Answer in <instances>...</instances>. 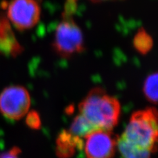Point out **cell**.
<instances>
[{"label":"cell","mask_w":158,"mask_h":158,"mask_svg":"<svg viewBox=\"0 0 158 158\" xmlns=\"http://www.w3.org/2000/svg\"><path fill=\"white\" fill-rule=\"evenodd\" d=\"M79 114L97 130L112 131L118 121L121 104L101 88L91 90L78 106Z\"/></svg>","instance_id":"1"},{"label":"cell","mask_w":158,"mask_h":158,"mask_svg":"<svg viewBox=\"0 0 158 158\" xmlns=\"http://www.w3.org/2000/svg\"><path fill=\"white\" fill-rule=\"evenodd\" d=\"M158 136L157 112L154 107L132 113L121 137L138 148L156 151Z\"/></svg>","instance_id":"2"},{"label":"cell","mask_w":158,"mask_h":158,"mask_svg":"<svg viewBox=\"0 0 158 158\" xmlns=\"http://www.w3.org/2000/svg\"><path fill=\"white\" fill-rule=\"evenodd\" d=\"M52 46L59 56L67 59L85 50L83 32L72 17H62L56 28Z\"/></svg>","instance_id":"3"},{"label":"cell","mask_w":158,"mask_h":158,"mask_svg":"<svg viewBox=\"0 0 158 158\" xmlns=\"http://www.w3.org/2000/svg\"><path fill=\"white\" fill-rule=\"evenodd\" d=\"M7 9V17L19 31L31 29L39 23L41 7L37 0H12L2 5Z\"/></svg>","instance_id":"4"},{"label":"cell","mask_w":158,"mask_h":158,"mask_svg":"<svg viewBox=\"0 0 158 158\" xmlns=\"http://www.w3.org/2000/svg\"><path fill=\"white\" fill-rule=\"evenodd\" d=\"M31 103L30 94L22 86H9L0 93V112L9 120L17 121L24 117Z\"/></svg>","instance_id":"5"},{"label":"cell","mask_w":158,"mask_h":158,"mask_svg":"<svg viewBox=\"0 0 158 158\" xmlns=\"http://www.w3.org/2000/svg\"><path fill=\"white\" fill-rule=\"evenodd\" d=\"M85 138L83 147L86 158H112L114 156L118 138L111 131L97 130Z\"/></svg>","instance_id":"6"},{"label":"cell","mask_w":158,"mask_h":158,"mask_svg":"<svg viewBox=\"0 0 158 158\" xmlns=\"http://www.w3.org/2000/svg\"><path fill=\"white\" fill-rule=\"evenodd\" d=\"M23 50L24 48L17 40L7 17L3 13H0V54L15 57Z\"/></svg>","instance_id":"7"},{"label":"cell","mask_w":158,"mask_h":158,"mask_svg":"<svg viewBox=\"0 0 158 158\" xmlns=\"http://www.w3.org/2000/svg\"><path fill=\"white\" fill-rule=\"evenodd\" d=\"M81 138L71 135L69 131H63L59 135L56 140V154L59 158H71L77 150L83 148Z\"/></svg>","instance_id":"8"},{"label":"cell","mask_w":158,"mask_h":158,"mask_svg":"<svg viewBox=\"0 0 158 158\" xmlns=\"http://www.w3.org/2000/svg\"><path fill=\"white\" fill-rule=\"evenodd\" d=\"M117 147L123 158H150L152 152L138 148L127 142L120 136L117 138Z\"/></svg>","instance_id":"9"},{"label":"cell","mask_w":158,"mask_h":158,"mask_svg":"<svg viewBox=\"0 0 158 158\" xmlns=\"http://www.w3.org/2000/svg\"><path fill=\"white\" fill-rule=\"evenodd\" d=\"M96 128L81 114L77 115L72 122L69 132L73 136L79 138H85Z\"/></svg>","instance_id":"10"},{"label":"cell","mask_w":158,"mask_h":158,"mask_svg":"<svg viewBox=\"0 0 158 158\" xmlns=\"http://www.w3.org/2000/svg\"><path fill=\"white\" fill-rule=\"evenodd\" d=\"M132 43L136 50L142 55L149 52L154 45L152 37L143 27L138 29L133 38Z\"/></svg>","instance_id":"11"},{"label":"cell","mask_w":158,"mask_h":158,"mask_svg":"<svg viewBox=\"0 0 158 158\" xmlns=\"http://www.w3.org/2000/svg\"><path fill=\"white\" fill-rule=\"evenodd\" d=\"M143 92L148 101L157 103V73H152L144 82Z\"/></svg>","instance_id":"12"},{"label":"cell","mask_w":158,"mask_h":158,"mask_svg":"<svg viewBox=\"0 0 158 158\" xmlns=\"http://www.w3.org/2000/svg\"><path fill=\"white\" fill-rule=\"evenodd\" d=\"M27 125L32 129L38 130L41 127V119L40 115L36 111H28L26 117Z\"/></svg>","instance_id":"13"},{"label":"cell","mask_w":158,"mask_h":158,"mask_svg":"<svg viewBox=\"0 0 158 158\" xmlns=\"http://www.w3.org/2000/svg\"><path fill=\"white\" fill-rule=\"evenodd\" d=\"M78 0H66L63 7L62 17H72L77 11Z\"/></svg>","instance_id":"14"},{"label":"cell","mask_w":158,"mask_h":158,"mask_svg":"<svg viewBox=\"0 0 158 158\" xmlns=\"http://www.w3.org/2000/svg\"><path fill=\"white\" fill-rule=\"evenodd\" d=\"M21 150L17 147H14L9 151L0 154V158H19Z\"/></svg>","instance_id":"15"},{"label":"cell","mask_w":158,"mask_h":158,"mask_svg":"<svg viewBox=\"0 0 158 158\" xmlns=\"http://www.w3.org/2000/svg\"><path fill=\"white\" fill-rule=\"evenodd\" d=\"M90 1L93 3H101L108 1H116V0H90Z\"/></svg>","instance_id":"16"}]
</instances>
